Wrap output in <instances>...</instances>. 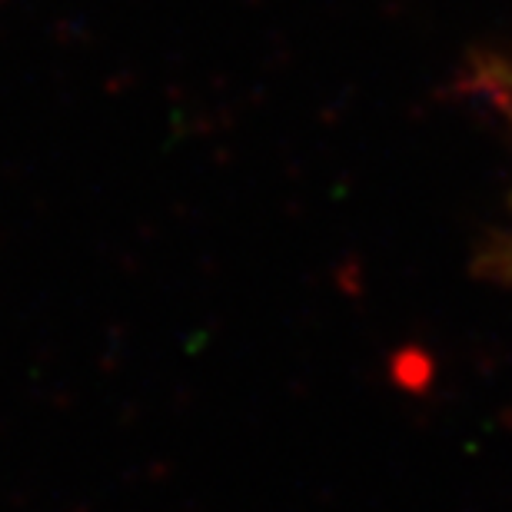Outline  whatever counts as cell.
Wrapping results in <instances>:
<instances>
[{"mask_svg": "<svg viewBox=\"0 0 512 512\" xmlns=\"http://www.w3.org/2000/svg\"><path fill=\"white\" fill-rule=\"evenodd\" d=\"M509 87H512V80H509Z\"/></svg>", "mask_w": 512, "mask_h": 512, "instance_id": "6da1fadb", "label": "cell"}]
</instances>
